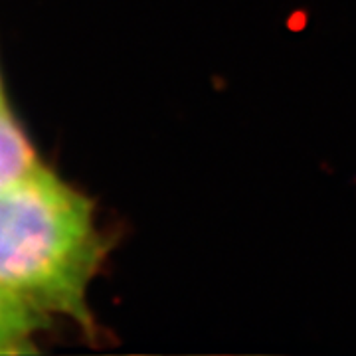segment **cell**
<instances>
[{"label": "cell", "mask_w": 356, "mask_h": 356, "mask_svg": "<svg viewBox=\"0 0 356 356\" xmlns=\"http://www.w3.org/2000/svg\"><path fill=\"white\" fill-rule=\"evenodd\" d=\"M105 250L93 204L46 166L0 192V287L42 317L91 331L86 297Z\"/></svg>", "instance_id": "1"}, {"label": "cell", "mask_w": 356, "mask_h": 356, "mask_svg": "<svg viewBox=\"0 0 356 356\" xmlns=\"http://www.w3.org/2000/svg\"><path fill=\"white\" fill-rule=\"evenodd\" d=\"M40 166L38 154L16 123L6 102H0V192L32 177Z\"/></svg>", "instance_id": "2"}, {"label": "cell", "mask_w": 356, "mask_h": 356, "mask_svg": "<svg viewBox=\"0 0 356 356\" xmlns=\"http://www.w3.org/2000/svg\"><path fill=\"white\" fill-rule=\"evenodd\" d=\"M42 325H46V317L0 287V355L34 350L32 339Z\"/></svg>", "instance_id": "3"}, {"label": "cell", "mask_w": 356, "mask_h": 356, "mask_svg": "<svg viewBox=\"0 0 356 356\" xmlns=\"http://www.w3.org/2000/svg\"><path fill=\"white\" fill-rule=\"evenodd\" d=\"M0 102H4V95H2V86H0Z\"/></svg>", "instance_id": "4"}]
</instances>
